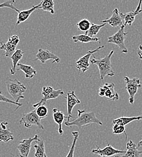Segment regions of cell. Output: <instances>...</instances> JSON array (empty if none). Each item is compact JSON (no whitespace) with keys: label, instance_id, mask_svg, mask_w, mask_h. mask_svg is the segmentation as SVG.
I'll return each mask as SVG.
<instances>
[{"label":"cell","instance_id":"6da1fadb","mask_svg":"<svg viewBox=\"0 0 142 157\" xmlns=\"http://www.w3.org/2000/svg\"><path fill=\"white\" fill-rule=\"evenodd\" d=\"M78 117L71 121L65 123V126L71 127L73 126H78L81 129L83 126H87L91 124H98L99 125H102L103 123L101 121L96 117V113L93 111L91 112H86L85 110H78Z\"/></svg>","mask_w":142,"mask_h":157},{"label":"cell","instance_id":"7a4b0ae2","mask_svg":"<svg viewBox=\"0 0 142 157\" xmlns=\"http://www.w3.org/2000/svg\"><path fill=\"white\" fill-rule=\"evenodd\" d=\"M114 51L111 50L109 55L101 59H96L93 56V58L90 60L91 64L96 65L98 67L100 78L103 80L105 76H108L109 77H113L115 75L114 71L112 68V64L111 59L114 54Z\"/></svg>","mask_w":142,"mask_h":157},{"label":"cell","instance_id":"3957f363","mask_svg":"<svg viewBox=\"0 0 142 157\" xmlns=\"http://www.w3.org/2000/svg\"><path fill=\"white\" fill-rule=\"evenodd\" d=\"M6 85L9 94L15 101L19 102L20 100L24 98L23 93L25 92L27 88L17 79L8 80L6 82Z\"/></svg>","mask_w":142,"mask_h":157},{"label":"cell","instance_id":"277c9868","mask_svg":"<svg viewBox=\"0 0 142 157\" xmlns=\"http://www.w3.org/2000/svg\"><path fill=\"white\" fill-rule=\"evenodd\" d=\"M42 98L39 102L33 105V107L36 108L41 105H45L46 101L48 100H53L58 98L61 96H63L64 93L62 90H56L52 86H45L42 87V91L41 93Z\"/></svg>","mask_w":142,"mask_h":157},{"label":"cell","instance_id":"5b68a950","mask_svg":"<svg viewBox=\"0 0 142 157\" xmlns=\"http://www.w3.org/2000/svg\"><path fill=\"white\" fill-rule=\"evenodd\" d=\"M41 118L36 114L35 109V110L31 111L28 113L24 114L21 118L20 124H24V127L27 128H29L32 126H36L42 130H44V127L41 124Z\"/></svg>","mask_w":142,"mask_h":157},{"label":"cell","instance_id":"8992f818","mask_svg":"<svg viewBox=\"0 0 142 157\" xmlns=\"http://www.w3.org/2000/svg\"><path fill=\"white\" fill-rule=\"evenodd\" d=\"M125 26L124 25L120 27L119 30L115 34L108 38L107 42L116 45L121 50L123 53H127L128 49L125 45V36L128 33L125 32Z\"/></svg>","mask_w":142,"mask_h":157},{"label":"cell","instance_id":"52a82bcc","mask_svg":"<svg viewBox=\"0 0 142 157\" xmlns=\"http://www.w3.org/2000/svg\"><path fill=\"white\" fill-rule=\"evenodd\" d=\"M124 80L126 82L125 88L129 96V101L131 105H133L134 103L135 96L137 94L139 88H142L140 80L137 78H130L127 76L124 77Z\"/></svg>","mask_w":142,"mask_h":157},{"label":"cell","instance_id":"ba28073f","mask_svg":"<svg viewBox=\"0 0 142 157\" xmlns=\"http://www.w3.org/2000/svg\"><path fill=\"white\" fill-rule=\"evenodd\" d=\"M99 95L112 101L119 100V95L115 90V84L114 83H106L103 85L99 89Z\"/></svg>","mask_w":142,"mask_h":157},{"label":"cell","instance_id":"9c48e42d","mask_svg":"<svg viewBox=\"0 0 142 157\" xmlns=\"http://www.w3.org/2000/svg\"><path fill=\"white\" fill-rule=\"evenodd\" d=\"M20 42V38L18 35H13L7 42L4 43L1 42L0 49L5 51V54L4 55L6 58H10L17 50V47Z\"/></svg>","mask_w":142,"mask_h":157},{"label":"cell","instance_id":"30bf717a","mask_svg":"<svg viewBox=\"0 0 142 157\" xmlns=\"http://www.w3.org/2000/svg\"><path fill=\"white\" fill-rule=\"evenodd\" d=\"M105 47L104 45L99 46L97 48L94 50H90L88 51L83 56L78 59L76 61V68L79 70V72L85 73L86 72L90 67V59L91 56L96 52H99L101 49H103Z\"/></svg>","mask_w":142,"mask_h":157},{"label":"cell","instance_id":"8fae6325","mask_svg":"<svg viewBox=\"0 0 142 157\" xmlns=\"http://www.w3.org/2000/svg\"><path fill=\"white\" fill-rule=\"evenodd\" d=\"M96 149H94L91 151L93 154L99 155L101 157H112L119 154H123L126 152L125 151H121L113 147L111 144H108L105 147L101 149L98 146H96Z\"/></svg>","mask_w":142,"mask_h":157},{"label":"cell","instance_id":"7c38bea8","mask_svg":"<svg viewBox=\"0 0 142 157\" xmlns=\"http://www.w3.org/2000/svg\"><path fill=\"white\" fill-rule=\"evenodd\" d=\"M40 137L35 135L34 137L29 138L27 139L22 140L20 141L19 144L17 147L19 151V155L20 157H29V155L32 147V143L34 141L37 140Z\"/></svg>","mask_w":142,"mask_h":157},{"label":"cell","instance_id":"4fadbf2b","mask_svg":"<svg viewBox=\"0 0 142 157\" xmlns=\"http://www.w3.org/2000/svg\"><path fill=\"white\" fill-rule=\"evenodd\" d=\"M36 60H40L42 63H45L48 60H53L52 63H59L61 61L60 58L55 55L53 53L50 52L48 50H43L42 48H40L38 50V53L35 56Z\"/></svg>","mask_w":142,"mask_h":157},{"label":"cell","instance_id":"5bb4252c","mask_svg":"<svg viewBox=\"0 0 142 157\" xmlns=\"http://www.w3.org/2000/svg\"><path fill=\"white\" fill-rule=\"evenodd\" d=\"M65 98L67 100V122L70 121V119L72 118V111L74 107L81 103V100L77 98L74 91H70L67 93V97Z\"/></svg>","mask_w":142,"mask_h":157},{"label":"cell","instance_id":"9a60e30c","mask_svg":"<svg viewBox=\"0 0 142 157\" xmlns=\"http://www.w3.org/2000/svg\"><path fill=\"white\" fill-rule=\"evenodd\" d=\"M121 13H119V10L116 8L112 12V15L111 17L106 18L105 20H102V23H106L107 24L110 25L113 27H121L123 21Z\"/></svg>","mask_w":142,"mask_h":157},{"label":"cell","instance_id":"2e32d148","mask_svg":"<svg viewBox=\"0 0 142 157\" xmlns=\"http://www.w3.org/2000/svg\"><path fill=\"white\" fill-rule=\"evenodd\" d=\"M140 154L137 145L132 140H129L126 144V152L123 155H117L115 157H140Z\"/></svg>","mask_w":142,"mask_h":157},{"label":"cell","instance_id":"e0dca14e","mask_svg":"<svg viewBox=\"0 0 142 157\" xmlns=\"http://www.w3.org/2000/svg\"><path fill=\"white\" fill-rule=\"evenodd\" d=\"M8 123L2 121L0 123V142L8 143L9 141H13L14 137L13 133L7 128Z\"/></svg>","mask_w":142,"mask_h":157},{"label":"cell","instance_id":"ac0fdd59","mask_svg":"<svg viewBox=\"0 0 142 157\" xmlns=\"http://www.w3.org/2000/svg\"><path fill=\"white\" fill-rule=\"evenodd\" d=\"M41 3L40 2L39 4L36 5V6H33V7L30 9L20 11L18 13V15L17 17V22L16 25H18L19 24H20L21 23L25 21L29 18V17L31 15V14L33 12H34V11L38 10V9H41Z\"/></svg>","mask_w":142,"mask_h":157},{"label":"cell","instance_id":"d6986e66","mask_svg":"<svg viewBox=\"0 0 142 157\" xmlns=\"http://www.w3.org/2000/svg\"><path fill=\"white\" fill-rule=\"evenodd\" d=\"M67 118V116H65L63 113H62L60 110L57 108H54L53 109V118L55 122L58 125V132L60 136L63 134V131L62 129V123L64 121L65 118Z\"/></svg>","mask_w":142,"mask_h":157},{"label":"cell","instance_id":"ffe728a7","mask_svg":"<svg viewBox=\"0 0 142 157\" xmlns=\"http://www.w3.org/2000/svg\"><path fill=\"white\" fill-rule=\"evenodd\" d=\"M24 53V52H22L21 50L17 49L16 50L13 55L10 58L12 60V67L10 70L11 75H14L16 73V71H17V65L18 63V62L22 58Z\"/></svg>","mask_w":142,"mask_h":157},{"label":"cell","instance_id":"44dd1931","mask_svg":"<svg viewBox=\"0 0 142 157\" xmlns=\"http://www.w3.org/2000/svg\"><path fill=\"white\" fill-rule=\"evenodd\" d=\"M17 66L18 67L17 70L22 71L25 74V78H32L36 75V71L30 65L18 63Z\"/></svg>","mask_w":142,"mask_h":157},{"label":"cell","instance_id":"7402d4cb","mask_svg":"<svg viewBox=\"0 0 142 157\" xmlns=\"http://www.w3.org/2000/svg\"><path fill=\"white\" fill-rule=\"evenodd\" d=\"M142 12V10L139 11V12H136L134 11H132V12H129L126 13H121V15H122V18L124 20L125 22H124V25L126 26V25H128L129 26H131L132 23L134 22L136 17L139 15V13H140Z\"/></svg>","mask_w":142,"mask_h":157},{"label":"cell","instance_id":"603a6c76","mask_svg":"<svg viewBox=\"0 0 142 157\" xmlns=\"http://www.w3.org/2000/svg\"><path fill=\"white\" fill-rule=\"evenodd\" d=\"M36 144L34 145V148L35 149V157H45V144L44 140L40 137L35 141Z\"/></svg>","mask_w":142,"mask_h":157},{"label":"cell","instance_id":"cb8c5ba5","mask_svg":"<svg viewBox=\"0 0 142 157\" xmlns=\"http://www.w3.org/2000/svg\"><path fill=\"white\" fill-rule=\"evenodd\" d=\"M137 120H142V115L139 116H134V117H122L114 119L113 121V124H120L123 126L129 124L130 123L137 121Z\"/></svg>","mask_w":142,"mask_h":157},{"label":"cell","instance_id":"d4e9b609","mask_svg":"<svg viewBox=\"0 0 142 157\" xmlns=\"http://www.w3.org/2000/svg\"><path fill=\"white\" fill-rule=\"evenodd\" d=\"M71 38L75 43L79 42L82 44H86L91 42H98L100 40V39L99 38L90 37L86 35H79L76 36H73Z\"/></svg>","mask_w":142,"mask_h":157},{"label":"cell","instance_id":"484cf974","mask_svg":"<svg viewBox=\"0 0 142 157\" xmlns=\"http://www.w3.org/2000/svg\"><path fill=\"white\" fill-rule=\"evenodd\" d=\"M41 9L50 13L52 15L55 14L53 0H42L41 2Z\"/></svg>","mask_w":142,"mask_h":157},{"label":"cell","instance_id":"4316f807","mask_svg":"<svg viewBox=\"0 0 142 157\" xmlns=\"http://www.w3.org/2000/svg\"><path fill=\"white\" fill-rule=\"evenodd\" d=\"M106 24H107L106 23H102L101 25L91 24L90 28L85 32V35L90 37H94V36L98 35V33L99 32L102 28L105 27Z\"/></svg>","mask_w":142,"mask_h":157},{"label":"cell","instance_id":"83f0119b","mask_svg":"<svg viewBox=\"0 0 142 157\" xmlns=\"http://www.w3.org/2000/svg\"><path fill=\"white\" fill-rule=\"evenodd\" d=\"M91 22L87 19H83L77 23L76 25L79 30L86 32L91 27Z\"/></svg>","mask_w":142,"mask_h":157},{"label":"cell","instance_id":"f1b7e54d","mask_svg":"<svg viewBox=\"0 0 142 157\" xmlns=\"http://www.w3.org/2000/svg\"><path fill=\"white\" fill-rule=\"evenodd\" d=\"M72 135L73 136V141L72 143V145L70 149V151L66 157H74V152L76 147V144L79 137V132L74 131L72 132Z\"/></svg>","mask_w":142,"mask_h":157},{"label":"cell","instance_id":"f546056e","mask_svg":"<svg viewBox=\"0 0 142 157\" xmlns=\"http://www.w3.org/2000/svg\"><path fill=\"white\" fill-rule=\"evenodd\" d=\"M36 112L38 116L43 119L46 117L48 114V108L45 105H41L36 108Z\"/></svg>","mask_w":142,"mask_h":157},{"label":"cell","instance_id":"4dcf8cb0","mask_svg":"<svg viewBox=\"0 0 142 157\" xmlns=\"http://www.w3.org/2000/svg\"><path fill=\"white\" fill-rule=\"evenodd\" d=\"M15 3V0H8V1H6L0 4V9L7 7V8H10L11 9H13V10H15L17 12L19 13L20 12V10L18 9L17 8H16L14 6L13 4Z\"/></svg>","mask_w":142,"mask_h":157},{"label":"cell","instance_id":"1f68e13d","mask_svg":"<svg viewBox=\"0 0 142 157\" xmlns=\"http://www.w3.org/2000/svg\"><path fill=\"white\" fill-rule=\"evenodd\" d=\"M114 125L113 127V132L114 134H121L124 133L126 136V139L127 138V135L125 132V126L120 124H114Z\"/></svg>","mask_w":142,"mask_h":157},{"label":"cell","instance_id":"d6a6232c","mask_svg":"<svg viewBox=\"0 0 142 157\" xmlns=\"http://www.w3.org/2000/svg\"><path fill=\"white\" fill-rule=\"evenodd\" d=\"M0 101H2V102H6V103H10V104H13V105H15L17 106V108H16L15 111L17 109H18L20 107H21L23 104L22 103H20L19 102H17L15 101H13L9 98H7L6 97H5L1 92H0Z\"/></svg>","mask_w":142,"mask_h":157},{"label":"cell","instance_id":"836d02e7","mask_svg":"<svg viewBox=\"0 0 142 157\" xmlns=\"http://www.w3.org/2000/svg\"><path fill=\"white\" fill-rule=\"evenodd\" d=\"M137 54L139 55V59L142 61V45H140L139 47V50H137Z\"/></svg>","mask_w":142,"mask_h":157},{"label":"cell","instance_id":"e575fe53","mask_svg":"<svg viewBox=\"0 0 142 157\" xmlns=\"http://www.w3.org/2000/svg\"><path fill=\"white\" fill-rule=\"evenodd\" d=\"M142 0H139V4L136 8V9L135 10L136 12H139L140 10H141V6H142Z\"/></svg>","mask_w":142,"mask_h":157},{"label":"cell","instance_id":"d590c367","mask_svg":"<svg viewBox=\"0 0 142 157\" xmlns=\"http://www.w3.org/2000/svg\"><path fill=\"white\" fill-rule=\"evenodd\" d=\"M137 146H138V147H142V140H141L139 142V143H138V144H137Z\"/></svg>","mask_w":142,"mask_h":157},{"label":"cell","instance_id":"8d00e7d4","mask_svg":"<svg viewBox=\"0 0 142 157\" xmlns=\"http://www.w3.org/2000/svg\"><path fill=\"white\" fill-rule=\"evenodd\" d=\"M12 157H15V156H14L13 155H12Z\"/></svg>","mask_w":142,"mask_h":157},{"label":"cell","instance_id":"74e56055","mask_svg":"<svg viewBox=\"0 0 142 157\" xmlns=\"http://www.w3.org/2000/svg\"><path fill=\"white\" fill-rule=\"evenodd\" d=\"M140 154H142V151H140Z\"/></svg>","mask_w":142,"mask_h":157},{"label":"cell","instance_id":"f35d334b","mask_svg":"<svg viewBox=\"0 0 142 157\" xmlns=\"http://www.w3.org/2000/svg\"><path fill=\"white\" fill-rule=\"evenodd\" d=\"M45 157H48L47 155H46V154H45Z\"/></svg>","mask_w":142,"mask_h":157},{"label":"cell","instance_id":"ab89813d","mask_svg":"<svg viewBox=\"0 0 142 157\" xmlns=\"http://www.w3.org/2000/svg\"></svg>","mask_w":142,"mask_h":157},{"label":"cell","instance_id":"60d3db41","mask_svg":"<svg viewBox=\"0 0 142 157\" xmlns=\"http://www.w3.org/2000/svg\"></svg>","mask_w":142,"mask_h":157}]
</instances>
